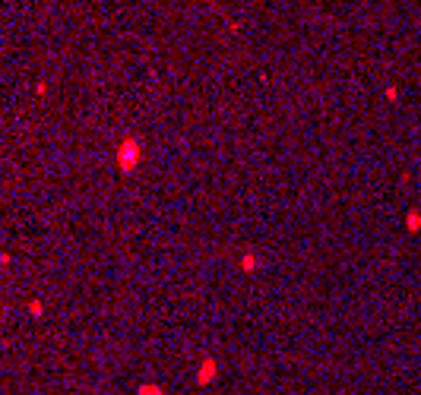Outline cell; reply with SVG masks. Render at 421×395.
I'll use <instances>...</instances> for the list:
<instances>
[{"instance_id": "cell-1", "label": "cell", "mask_w": 421, "mask_h": 395, "mask_svg": "<svg viewBox=\"0 0 421 395\" xmlns=\"http://www.w3.org/2000/svg\"><path fill=\"white\" fill-rule=\"evenodd\" d=\"M120 162H124L127 168H130V165L136 162V146H133V143H124V152H120Z\"/></svg>"}, {"instance_id": "cell-2", "label": "cell", "mask_w": 421, "mask_h": 395, "mask_svg": "<svg viewBox=\"0 0 421 395\" xmlns=\"http://www.w3.org/2000/svg\"><path fill=\"white\" fill-rule=\"evenodd\" d=\"M418 225H421V218H418V212H412V215H409V228H412V231H418Z\"/></svg>"}]
</instances>
